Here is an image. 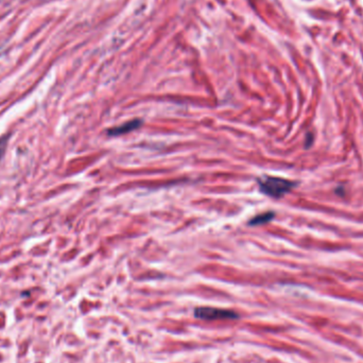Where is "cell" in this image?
Listing matches in <instances>:
<instances>
[{
  "label": "cell",
  "mask_w": 363,
  "mask_h": 363,
  "mask_svg": "<svg viewBox=\"0 0 363 363\" xmlns=\"http://www.w3.org/2000/svg\"><path fill=\"white\" fill-rule=\"evenodd\" d=\"M257 184L263 194L274 199L282 198L288 192H290L293 187L297 186V184L294 182L286 180V178L269 175L258 177Z\"/></svg>",
  "instance_id": "1"
},
{
  "label": "cell",
  "mask_w": 363,
  "mask_h": 363,
  "mask_svg": "<svg viewBox=\"0 0 363 363\" xmlns=\"http://www.w3.org/2000/svg\"><path fill=\"white\" fill-rule=\"evenodd\" d=\"M194 317L205 321H214V320H235L239 316L235 311L214 308V307H199L194 310Z\"/></svg>",
  "instance_id": "2"
},
{
  "label": "cell",
  "mask_w": 363,
  "mask_h": 363,
  "mask_svg": "<svg viewBox=\"0 0 363 363\" xmlns=\"http://www.w3.org/2000/svg\"><path fill=\"white\" fill-rule=\"evenodd\" d=\"M141 125H143V120L141 119H133L131 121L126 122L124 125L108 128L107 135L108 136H121V135L137 130L138 128L141 127Z\"/></svg>",
  "instance_id": "3"
},
{
  "label": "cell",
  "mask_w": 363,
  "mask_h": 363,
  "mask_svg": "<svg viewBox=\"0 0 363 363\" xmlns=\"http://www.w3.org/2000/svg\"><path fill=\"white\" fill-rule=\"evenodd\" d=\"M275 217V214L273 212H267L255 216L249 221V225L251 226H256V225H262L264 223L270 222L271 220Z\"/></svg>",
  "instance_id": "4"
},
{
  "label": "cell",
  "mask_w": 363,
  "mask_h": 363,
  "mask_svg": "<svg viewBox=\"0 0 363 363\" xmlns=\"http://www.w3.org/2000/svg\"><path fill=\"white\" fill-rule=\"evenodd\" d=\"M8 144V136H4L2 138H0V161H1L3 154L5 152V148H7Z\"/></svg>",
  "instance_id": "5"
}]
</instances>
